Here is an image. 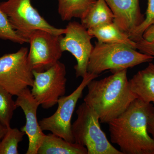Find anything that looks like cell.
I'll use <instances>...</instances> for the list:
<instances>
[{"label": "cell", "mask_w": 154, "mask_h": 154, "mask_svg": "<svg viewBox=\"0 0 154 154\" xmlns=\"http://www.w3.org/2000/svg\"><path fill=\"white\" fill-rule=\"evenodd\" d=\"M25 132L17 128L8 127V131L0 142V154H18V145L23 140Z\"/></svg>", "instance_id": "18"}, {"label": "cell", "mask_w": 154, "mask_h": 154, "mask_svg": "<svg viewBox=\"0 0 154 154\" xmlns=\"http://www.w3.org/2000/svg\"><path fill=\"white\" fill-rule=\"evenodd\" d=\"M114 16V22L130 36L143 22L139 0H105Z\"/></svg>", "instance_id": "12"}, {"label": "cell", "mask_w": 154, "mask_h": 154, "mask_svg": "<svg viewBox=\"0 0 154 154\" xmlns=\"http://www.w3.org/2000/svg\"><path fill=\"white\" fill-rule=\"evenodd\" d=\"M136 42V49L141 52L152 56L154 57V42L150 43L145 41L143 38Z\"/></svg>", "instance_id": "22"}, {"label": "cell", "mask_w": 154, "mask_h": 154, "mask_svg": "<svg viewBox=\"0 0 154 154\" xmlns=\"http://www.w3.org/2000/svg\"><path fill=\"white\" fill-rule=\"evenodd\" d=\"M147 130L149 133L152 135L154 140V109L149 117L148 122Z\"/></svg>", "instance_id": "24"}, {"label": "cell", "mask_w": 154, "mask_h": 154, "mask_svg": "<svg viewBox=\"0 0 154 154\" xmlns=\"http://www.w3.org/2000/svg\"><path fill=\"white\" fill-rule=\"evenodd\" d=\"M37 154H88L85 147L53 134H45Z\"/></svg>", "instance_id": "14"}, {"label": "cell", "mask_w": 154, "mask_h": 154, "mask_svg": "<svg viewBox=\"0 0 154 154\" xmlns=\"http://www.w3.org/2000/svg\"><path fill=\"white\" fill-rule=\"evenodd\" d=\"M154 24V0H147V8L143 22L129 36L133 41L136 42L142 38L143 33L150 25Z\"/></svg>", "instance_id": "21"}, {"label": "cell", "mask_w": 154, "mask_h": 154, "mask_svg": "<svg viewBox=\"0 0 154 154\" xmlns=\"http://www.w3.org/2000/svg\"><path fill=\"white\" fill-rule=\"evenodd\" d=\"M112 73L102 79L92 80L87 86L84 102L97 113L101 123H109L137 99L131 88L127 69Z\"/></svg>", "instance_id": "2"}, {"label": "cell", "mask_w": 154, "mask_h": 154, "mask_svg": "<svg viewBox=\"0 0 154 154\" xmlns=\"http://www.w3.org/2000/svg\"><path fill=\"white\" fill-rule=\"evenodd\" d=\"M114 16L105 0H97L81 19L87 30L97 28L114 21Z\"/></svg>", "instance_id": "16"}, {"label": "cell", "mask_w": 154, "mask_h": 154, "mask_svg": "<svg viewBox=\"0 0 154 154\" xmlns=\"http://www.w3.org/2000/svg\"><path fill=\"white\" fill-rule=\"evenodd\" d=\"M99 76L88 72L79 85L72 94L61 97L58 102V107L55 113L39 121L42 129L48 131L65 140L74 143L72 132V116L79 99L82 96L84 90L90 82Z\"/></svg>", "instance_id": "7"}, {"label": "cell", "mask_w": 154, "mask_h": 154, "mask_svg": "<svg viewBox=\"0 0 154 154\" xmlns=\"http://www.w3.org/2000/svg\"><path fill=\"white\" fill-rule=\"evenodd\" d=\"M97 0H58V12L63 21L81 19Z\"/></svg>", "instance_id": "17"}, {"label": "cell", "mask_w": 154, "mask_h": 154, "mask_svg": "<svg viewBox=\"0 0 154 154\" xmlns=\"http://www.w3.org/2000/svg\"><path fill=\"white\" fill-rule=\"evenodd\" d=\"M151 103L136 99L123 113L108 123L110 141L123 154H154V140L147 130Z\"/></svg>", "instance_id": "1"}, {"label": "cell", "mask_w": 154, "mask_h": 154, "mask_svg": "<svg viewBox=\"0 0 154 154\" xmlns=\"http://www.w3.org/2000/svg\"><path fill=\"white\" fill-rule=\"evenodd\" d=\"M17 96L15 101L16 105L23 110L26 119L25 125L21 130L28 136L29 140L26 154H37L45 135L37 120V112L39 104L32 96L28 88Z\"/></svg>", "instance_id": "11"}, {"label": "cell", "mask_w": 154, "mask_h": 154, "mask_svg": "<svg viewBox=\"0 0 154 154\" xmlns=\"http://www.w3.org/2000/svg\"><path fill=\"white\" fill-rule=\"evenodd\" d=\"M61 36L42 30L31 33L28 60L32 70L44 72L59 61L63 53L60 42Z\"/></svg>", "instance_id": "9"}, {"label": "cell", "mask_w": 154, "mask_h": 154, "mask_svg": "<svg viewBox=\"0 0 154 154\" xmlns=\"http://www.w3.org/2000/svg\"><path fill=\"white\" fill-rule=\"evenodd\" d=\"M76 113L72 134L75 142L85 147L88 154H123L107 139L101 128L99 116L90 106L84 102Z\"/></svg>", "instance_id": "4"}, {"label": "cell", "mask_w": 154, "mask_h": 154, "mask_svg": "<svg viewBox=\"0 0 154 154\" xmlns=\"http://www.w3.org/2000/svg\"><path fill=\"white\" fill-rule=\"evenodd\" d=\"M8 129V127L0 122V142L6 134Z\"/></svg>", "instance_id": "25"}, {"label": "cell", "mask_w": 154, "mask_h": 154, "mask_svg": "<svg viewBox=\"0 0 154 154\" xmlns=\"http://www.w3.org/2000/svg\"><path fill=\"white\" fill-rule=\"evenodd\" d=\"M13 95L0 86V122L7 127L11 126L14 110L17 108Z\"/></svg>", "instance_id": "19"}, {"label": "cell", "mask_w": 154, "mask_h": 154, "mask_svg": "<svg viewBox=\"0 0 154 154\" xmlns=\"http://www.w3.org/2000/svg\"><path fill=\"white\" fill-rule=\"evenodd\" d=\"M66 29L65 36L60 37L61 49L74 57L77 62L74 66L76 77L83 78L88 73V62L94 48L91 40L94 37L78 22H69Z\"/></svg>", "instance_id": "10"}, {"label": "cell", "mask_w": 154, "mask_h": 154, "mask_svg": "<svg viewBox=\"0 0 154 154\" xmlns=\"http://www.w3.org/2000/svg\"><path fill=\"white\" fill-rule=\"evenodd\" d=\"M143 39L145 41L150 42H154V24L149 26L144 31L142 36Z\"/></svg>", "instance_id": "23"}, {"label": "cell", "mask_w": 154, "mask_h": 154, "mask_svg": "<svg viewBox=\"0 0 154 154\" xmlns=\"http://www.w3.org/2000/svg\"><path fill=\"white\" fill-rule=\"evenodd\" d=\"M88 30L93 37L97 38L100 43L124 44L136 49V42L131 40L114 22Z\"/></svg>", "instance_id": "15"}, {"label": "cell", "mask_w": 154, "mask_h": 154, "mask_svg": "<svg viewBox=\"0 0 154 154\" xmlns=\"http://www.w3.org/2000/svg\"><path fill=\"white\" fill-rule=\"evenodd\" d=\"M154 57L137 51L129 45L95 42L88 66V72L98 75L110 70L112 72L127 69L146 62Z\"/></svg>", "instance_id": "3"}, {"label": "cell", "mask_w": 154, "mask_h": 154, "mask_svg": "<svg viewBox=\"0 0 154 154\" xmlns=\"http://www.w3.org/2000/svg\"><path fill=\"white\" fill-rule=\"evenodd\" d=\"M34 81L30 92L39 105L49 109L57 104L66 92V68L58 61L44 72L33 71Z\"/></svg>", "instance_id": "8"}, {"label": "cell", "mask_w": 154, "mask_h": 154, "mask_svg": "<svg viewBox=\"0 0 154 154\" xmlns=\"http://www.w3.org/2000/svg\"><path fill=\"white\" fill-rule=\"evenodd\" d=\"M0 38L20 44L29 43V40L19 36L11 26L8 17L0 9Z\"/></svg>", "instance_id": "20"}, {"label": "cell", "mask_w": 154, "mask_h": 154, "mask_svg": "<svg viewBox=\"0 0 154 154\" xmlns=\"http://www.w3.org/2000/svg\"><path fill=\"white\" fill-rule=\"evenodd\" d=\"M131 88L137 99L154 104V64L149 63L129 80Z\"/></svg>", "instance_id": "13"}, {"label": "cell", "mask_w": 154, "mask_h": 154, "mask_svg": "<svg viewBox=\"0 0 154 154\" xmlns=\"http://www.w3.org/2000/svg\"><path fill=\"white\" fill-rule=\"evenodd\" d=\"M0 9L7 15L11 26L19 36L28 39L33 31L45 30L55 35H62L65 28L53 27L42 17L32 6L30 0H7L0 2Z\"/></svg>", "instance_id": "5"}, {"label": "cell", "mask_w": 154, "mask_h": 154, "mask_svg": "<svg viewBox=\"0 0 154 154\" xmlns=\"http://www.w3.org/2000/svg\"><path fill=\"white\" fill-rule=\"evenodd\" d=\"M28 48L0 57V86L13 96H18L33 85V70L28 60Z\"/></svg>", "instance_id": "6"}]
</instances>
